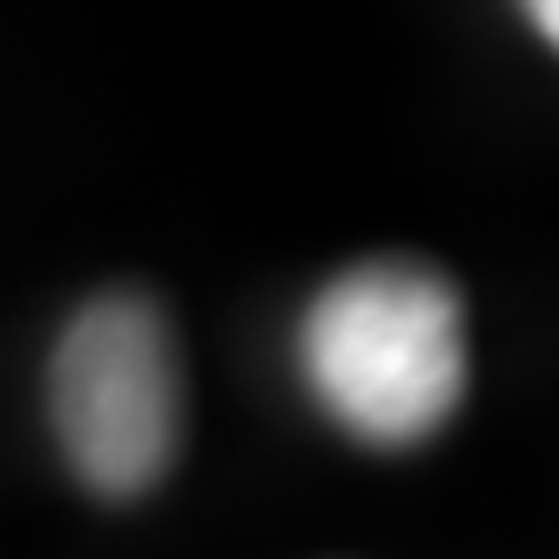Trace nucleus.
<instances>
[{"label":"nucleus","mask_w":559,"mask_h":559,"mask_svg":"<svg viewBox=\"0 0 559 559\" xmlns=\"http://www.w3.org/2000/svg\"><path fill=\"white\" fill-rule=\"evenodd\" d=\"M48 412L61 459L88 492H148L169 472L182 431V378L163 310L148 297H95L55 344Z\"/></svg>","instance_id":"obj_2"},{"label":"nucleus","mask_w":559,"mask_h":559,"mask_svg":"<svg viewBox=\"0 0 559 559\" xmlns=\"http://www.w3.org/2000/svg\"><path fill=\"white\" fill-rule=\"evenodd\" d=\"M519 8H526V21L546 34V41L559 48V0H519Z\"/></svg>","instance_id":"obj_3"},{"label":"nucleus","mask_w":559,"mask_h":559,"mask_svg":"<svg viewBox=\"0 0 559 559\" xmlns=\"http://www.w3.org/2000/svg\"><path fill=\"white\" fill-rule=\"evenodd\" d=\"M297 371L365 445H418L465 397V310L431 263L378 257L331 276L297 324Z\"/></svg>","instance_id":"obj_1"}]
</instances>
